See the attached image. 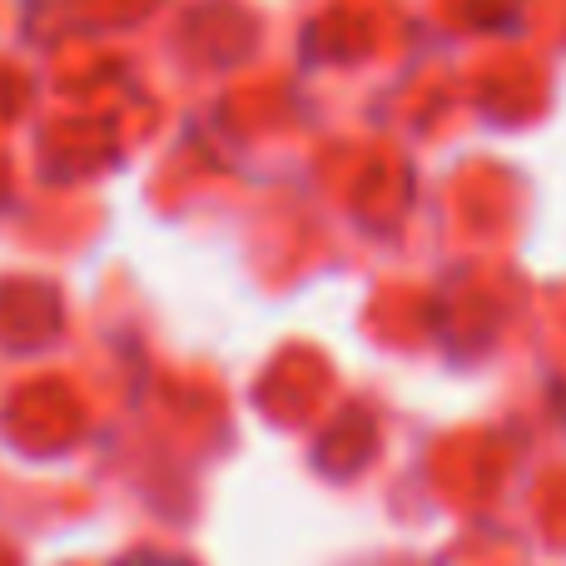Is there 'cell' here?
<instances>
[{"label":"cell","instance_id":"1","mask_svg":"<svg viewBox=\"0 0 566 566\" xmlns=\"http://www.w3.org/2000/svg\"><path fill=\"white\" fill-rule=\"evenodd\" d=\"M125 566H195V562H185V557H129Z\"/></svg>","mask_w":566,"mask_h":566}]
</instances>
